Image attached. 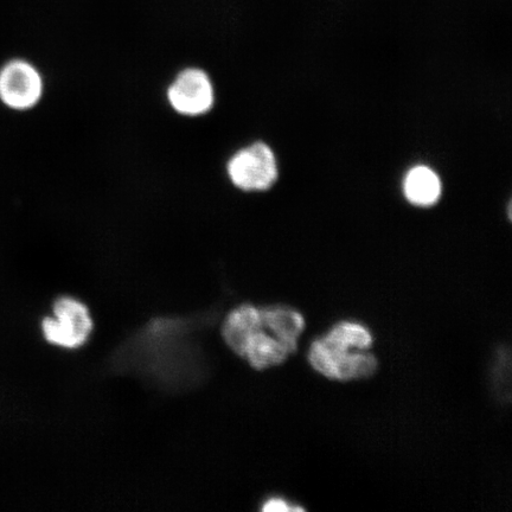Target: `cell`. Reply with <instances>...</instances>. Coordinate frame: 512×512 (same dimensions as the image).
<instances>
[{
	"label": "cell",
	"instance_id": "cell-1",
	"mask_svg": "<svg viewBox=\"0 0 512 512\" xmlns=\"http://www.w3.org/2000/svg\"><path fill=\"white\" fill-rule=\"evenodd\" d=\"M373 343V335L366 325L357 322L337 323L328 334L312 342L309 362L326 379H368L379 367L377 358L370 352Z\"/></svg>",
	"mask_w": 512,
	"mask_h": 512
},
{
	"label": "cell",
	"instance_id": "cell-2",
	"mask_svg": "<svg viewBox=\"0 0 512 512\" xmlns=\"http://www.w3.org/2000/svg\"><path fill=\"white\" fill-rule=\"evenodd\" d=\"M54 317L43 319L42 331L50 344L75 350L92 335L94 322L86 304L73 297H60L53 306Z\"/></svg>",
	"mask_w": 512,
	"mask_h": 512
},
{
	"label": "cell",
	"instance_id": "cell-3",
	"mask_svg": "<svg viewBox=\"0 0 512 512\" xmlns=\"http://www.w3.org/2000/svg\"><path fill=\"white\" fill-rule=\"evenodd\" d=\"M227 172L236 188L243 191H264L277 181V160L270 146L255 143L236 152L229 159Z\"/></svg>",
	"mask_w": 512,
	"mask_h": 512
},
{
	"label": "cell",
	"instance_id": "cell-4",
	"mask_svg": "<svg viewBox=\"0 0 512 512\" xmlns=\"http://www.w3.org/2000/svg\"><path fill=\"white\" fill-rule=\"evenodd\" d=\"M168 100L178 114L200 117L214 106L213 82L202 69H184L172 81L168 89Z\"/></svg>",
	"mask_w": 512,
	"mask_h": 512
},
{
	"label": "cell",
	"instance_id": "cell-5",
	"mask_svg": "<svg viewBox=\"0 0 512 512\" xmlns=\"http://www.w3.org/2000/svg\"><path fill=\"white\" fill-rule=\"evenodd\" d=\"M43 82L28 62L12 61L0 72V99L14 110H29L40 101Z\"/></svg>",
	"mask_w": 512,
	"mask_h": 512
},
{
	"label": "cell",
	"instance_id": "cell-6",
	"mask_svg": "<svg viewBox=\"0 0 512 512\" xmlns=\"http://www.w3.org/2000/svg\"><path fill=\"white\" fill-rule=\"evenodd\" d=\"M239 348L236 355L245 358L249 366L256 370L280 366L292 355L286 345L281 343L268 328L262 318L260 307L251 328L243 336Z\"/></svg>",
	"mask_w": 512,
	"mask_h": 512
},
{
	"label": "cell",
	"instance_id": "cell-7",
	"mask_svg": "<svg viewBox=\"0 0 512 512\" xmlns=\"http://www.w3.org/2000/svg\"><path fill=\"white\" fill-rule=\"evenodd\" d=\"M264 322L279 339L294 354L298 349V339L305 329V319L302 313L285 305L261 307Z\"/></svg>",
	"mask_w": 512,
	"mask_h": 512
},
{
	"label": "cell",
	"instance_id": "cell-8",
	"mask_svg": "<svg viewBox=\"0 0 512 512\" xmlns=\"http://www.w3.org/2000/svg\"><path fill=\"white\" fill-rule=\"evenodd\" d=\"M403 191L407 200L415 206H432L439 200L441 183L437 174L427 166H415L408 172Z\"/></svg>",
	"mask_w": 512,
	"mask_h": 512
},
{
	"label": "cell",
	"instance_id": "cell-9",
	"mask_svg": "<svg viewBox=\"0 0 512 512\" xmlns=\"http://www.w3.org/2000/svg\"><path fill=\"white\" fill-rule=\"evenodd\" d=\"M302 507H294L290 502H287L284 498L273 497L267 499L262 505V511L265 512H287V511H303Z\"/></svg>",
	"mask_w": 512,
	"mask_h": 512
}]
</instances>
